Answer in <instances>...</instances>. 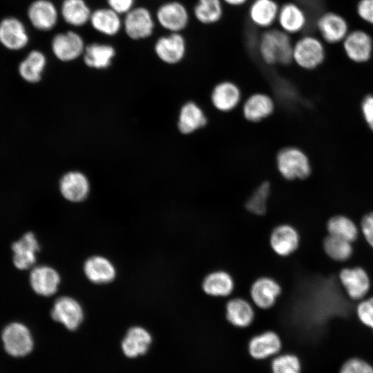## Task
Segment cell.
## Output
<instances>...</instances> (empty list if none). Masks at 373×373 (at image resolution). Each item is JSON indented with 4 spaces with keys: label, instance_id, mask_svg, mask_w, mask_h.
<instances>
[{
    "label": "cell",
    "instance_id": "277c9868",
    "mask_svg": "<svg viewBox=\"0 0 373 373\" xmlns=\"http://www.w3.org/2000/svg\"><path fill=\"white\" fill-rule=\"evenodd\" d=\"M276 162L279 173L287 180H303L311 173L307 155L297 147L288 146L280 149L276 155Z\"/></svg>",
    "mask_w": 373,
    "mask_h": 373
},
{
    "label": "cell",
    "instance_id": "6da1fadb",
    "mask_svg": "<svg viewBox=\"0 0 373 373\" xmlns=\"http://www.w3.org/2000/svg\"><path fill=\"white\" fill-rule=\"evenodd\" d=\"M293 44L291 36L280 29L263 30L257 42L258 54L268 66H287L293 62Z\"/></svg>",
    "mask_w": 373,
    "mask_h": 373
},
{
    "label": "cell",
    "instance_id": "2e32d148",
    "mask_svg": "<svg viewBox=\"0 0 373 373\" xmlns=\"http://www.w3.org/2000/svg\"><path fill=\"white\" fill-rule=\"evenodd\" d=\"M279 8L276 0H252L249 3L247 17L254 27L267 30L276 23Z\"/></svg>",
    "mask_w": 373,
    "mask_h": 373
},
{
    "label": "cell",
    "instance_id": "1f68e13d",
    "mask_svg": "<svg viewBox=\"0 0 373 373\" xmlns=\"http://www.w3.org/2000/svg\"><path fill=\"white\" fill-rule=\"evenodd\" d=\"M46 64L44 53L39 50H33L21 61L18 72L25 82L35 84L41 80Z\"/></svg>",
    "mask_w": 373,
    "mask_h": 373
},
{
    "label": "cell",
    "instance_id": "f1b7e54d",
    "mask_svg": "<svg viewBox=\"0 0 373 373\" xmlns=\"http://www.w3.org/2000/svg\"><path fill=\"white\" fill-rule=\"evenodd\" d=\"M207 119L202 108L194 102H188L181 108L178 128L185 135L193 133L204 127Z\"/></svg>",
    "mask_w": 373,
    "mask_h": 373
},
{
    "label": "cell",
    "instance_id": "74e56055",
    "mask_svg": "<svg viewBox=\"0 0 373 373\" xmlns=\"http://www.w3.org/2000/svg\"><path fill=\"white\" fill-rule=\"evenodd\" d=\"M271 186L268 182L261 183L246 202V208L256 215H262L267 211Z\"/></svg>",
    "mask_w": 373,
    "mask_h": 373
},
{
    "label": "cell",
    "instance_id": "d6a6232c",
    "mask_svg": "<svg viewBox=\"0 0 373 373\" xmlns=\"http://www.w3.org/2000/svg\"><path fill=\"white\" fill-rule=\"evenodd\" d=\"M84 271L86 277L97 284L111 282L115 276L113 265L108 259L99 256L87 259L84 265Z\"/></svg>",
    "mask_w": 373,
    "mask_h": 373
},
{
    "label": "cell",
    "instance_id": "8992f818",
    "mask_svg": "<svg viewBox=\"0 0 373 373\" xmlns=\"http://www.w3.org/2000/svg\"><path fill=\"white\" fill-rule=\"evenodd\" d=\"M86 43L83 36L74 29L56 33L50 47L54 56L62 62H70L82 57Z\"/></svg>",
    "mask_w": 373,
    "mask_h": 373
},
{
    "label": "cell",
    "instance_id": "ffe728a7",
    "mask_svg": "<svg viewBox=\"0 0 373 373\" xmlns=\"http://www.w3.org/2000/svg\"><path fill=\"white\" fill-rule=\"evenodd\" d=\"M300 240L298 231L289 224H280L274 228L269 240L271 249L280 256H287L296 251Z\"/></svg>",
    "mask_w": 373,
    "mask_h": 373
},
{
    "label": "cell",
    "instance_id": "4dcf8cb0",
    "mask_svg": "<svg viewBox=\"0 0 373 373\" xmlns=\"http://www.w3.org/2000/svg\"><path fill=\"white\" fill-rule=\"evenodd\" d=\"M225 315L228 322L238 328L251 325L255 316L252 305L242 298L229 300L225 307Z\"/></svg>",
    "mask_w": 373,
    "mask_h": 373
},
{
    "label": "cell",
    "instance_id": "f35d334b",
    "mask_svg": "<svg viewBox=\"0 0 373 373\" xmlns=\"http://www.w3.org/2000/svg\"><path fill=\"white\" fill-rule=\"evenodd\" d=\"M356 314L362 325L373 330V296L358 302Z\"/></svg>",
    "mask_w": 373,
    "mask_h": 373
},
{
    "label": "cell",
    "instance_id": "3957f363",
    "mask_svg": "<svg viewBox=\"0 0 373 373\" xmlns=\"http://www.w3.org/2000/svg\"><path fill=\"white\" fill-rule=\"evenodd\" d=\"M156 25L154 13L146 6H135L123 16L122 30L132 41L150 38L155 32Z\"/></svg>",
    "mask_w": 373,
    "mask_h": 373
},
{
    "label": "cell",
    "instance_id": "ee69618b",
    "mask_svg": "<svg viewBox=\"0 0 373 373\" xmlns=\"http://www.w3.org/2000/svg\"><path fill=\"white\" fill-rule=\"evenodd\" d=\"M362 112L370 128L373 131V95H367L362 102Z\"/></svg>",
    "mask_w": 373,
    "mask_h": 373
},
{
    "label": "cell",
    "instance_id": "ab89813d",
    "mask_svg": "<svg viewBox=\"0 0 373 373\" xmlns=\"http://www.w3.org/2000/svg\"><path fill=\"white\" fill-rule=\"evenodd\" d=\"M339 373H373V366L362 358L354 357L342 365Z\"/></svg>",
    "mask_w": 373,
    "mask_h": 373
},
{
    "label": "cell",
    "instance_id": "30bf717a",
    "mask_svg": "<svg viewBox=\"0 0 373 373\" xmlns=\"http://www.w3.org/2000/svg\"><path fill=\"white\" fill-rule=\"evenodd\" d=\"M28 17L37 30L50 31L58 23L59 9L50 0H35L28 7Z\"/></svg>",
    "mask_w": 373,
    "mask_h": 373
},
{
    "label": "cell",
    "instance_id": "7c38bea8",
    "mask_svg": "<svg viewBox=\"0 0 373 373\" xmlns=\"http://www.w3.org/2000/svg\"><path fill=\"white\" fill-rule=\"evenodd\" d=\"M316 29L322 39L328 44H337L344 40L349 32L346 19L340 14L327 12L316 22Z\"/></svg>",
    "mask_w": 373,
    "mask_h": 373
},
{
    "label": "cell",
    "instance_id": "f546056e",
    "mask_svg": "<svg viewBox=\"0 0 373 373\" xmlns=\"http://www.w3.org/2000/svg\"><path fill=\"white\" fill-rule=\"evenodd\" d=\"M224 6L222 0H196L191 15L201 25H215L222 19Z\"/></svg>",
    "mask_w": 373,
    "mask_h": 373
},
{
    "label": "cell",
    "instance_id": "e0dca14e",
    "mask_svg": "<svg viewBox=\"0 0 373 373\" xmlns=\"http://www.w3.org/2000/svg\"><path fill=\"white\" fill-rule=\"evenodd\" d=\"M97 33L108 37L119 35L123 29V17L108 7L92 10L89 23Z\"/></svg>",
    "mask_w": 373,
    "mask_h": 373
},
{
    "label": "cell",
    "instance_id": "7bdbcfd3",
    "mask_svg": "<svg viewBox=\"0 0 373 373\" xmlns=\"http://www.w3.org/2000/svg\"><path fill=\"white\" fill-rule=\"evenodd\" d=\"M136 0H106L107 6L122 17L136 6Z\"/></svg>",
    "mask_w": 373,
    "mask_h": 373
},
{
    "label": "cell",
    "instance_id": "e575fe53",
    "mask_svg": "<svg viewBox=\"0 0 373 373\" xmlns=\"http://www.w3.org/2000/svg\"><path fill=\"white\" fill-rule=\"evenodd\" d=\"M327 234L354 243L359 237L360 229L356 222L345 215H335L326 223Z\"/></svg>",
    "mask_w": 373,
    "mask_h": 373
},
{
    "label": "cell",
    "instance_id": "484cf974",
    "mask_svg": "<svg viewBox=\"0 0 373 373\" xmlns=\"http://www.w3.org/2000/svg\"><path fill=\"white\" fill-rule=\"evenodd\" d=\"M12 249L15 267L19 269H27L35 264L39 246L35 235L28 232L12 244Z\"/></svg>",
    "mask_w": 373,
    "mask_h": 373
},
{
    "label": "cell",
    "instance_id": "f6af8a7d",
    "mask_svg": "<svg viewBox=\"0 0 373 373\" xmlns=\"http://www.w3.org/2000/svg\"><path fill=\"white\" fill-rule=\"evenodd\" d=\"M224 5L231 7V8H240L247 3H249L251 0H222Z\"/></svg>",
    "mask_w": 373,
    "mask_h": 373
},
{
    "label": "cell",
    "instance_id": "7a4b0ae2",
    "mask_svg": "<svg viewBox=\"0 0 373 373\" xmlns=\"http://www.w3.org/2000/svg\"><path fill=\"white\" fill-rule=\"evenodd\" d=\"M154 15L157 24L166 32L180 33L189 27L192 16L188 7L179 0L164 1Z\"/></svg>",
    "mask_w": 373,
    "mask_h": 373
},
{
    "label": "cell",
    "instance_id": "d6986e66",
    "mask_svg": "<svg viewBox=\"0 0 373 373\" xmlns=\"http://www.w3.org/2000/svg\"><path fill=\"white\" fill-rule=\"evenodd\" d=\"M242 94L240 88L231 81L225 80L218 83L211 93V102L218 111L229 112L235 109L240 102Z\"/></svg>",
    "mask_w": 373,
    "mask_h": 373
},
{
    "label": "cell",
    "instance_id": "d4e9b609",
    "mask_svg": "<svg viewBox=\"0 0 373 373\" xmlns=\"http://www.w3.org/2000/svg\"><path fill=\"white\" fill-rule=\"evenodd\" d=\"M273 99L265 93L251 95L242 107L244 117L251 122H258L270 116L274 111Z\"/></svg>",
    "mask_w": 373,
    "mask_h": 373
},
{
    "label": "cell",
    "instance_id": "bcb514c9",
    "mask_svg": "<svg viewBox=\"0 0 373 373\" xmlns=\"http://www.w3.org/2000/svg\"><path fill=\"white\" fill-rule=\"evenodd\" d=\"M163 1H166V0H163Z\"/></svg>",
    "mask_w": 373,
    "mask_h": 373
},
{
    "label": "cell",
    "instance_id": "9a60e30c",
    "mask_svg": "<svg viewBox=\"0 0 373 373\" xmlns=\"http://www.w3.org/2000/svg\"><path fill=\"white\" fill-rule=\"evenodd\" d=\"M278 28L294 35L303 32L307 25V16L303 8L294 1L280 5L277 21Z\"/></svg>",
    "mask_w": 373,
    "mask_h": 373
},
{
    "label": "cell",
    "instance_id": "8d00e7d4",
    "mask_svg": "<svg viewBox=\"0 0 373 373\" xmlns=\"http://www.w3.org/2000/svg\"><path fill=\"white\" fill-rule=\"evenodd\" d=\"M270 369L271 373H301L302 364L296 354L280 353L271 358Z\"/></svg>",
    "mask_w": 373,
    "mask_h": 373
},
{
    "label": "cell",
    "instance_id": "8fae6325",
    "mask_svg": "<svg viewBox=\"0 0 373 373\" xmlns=\"http://www.w3.org/2000/svg\"><path fill=\"white\" fill-rule=\"evenodd\" d=\"M282 347L280 336L274 331L267 330L250 338L247 351L252 358L263 361L272 358L280 354Z\"/></svg>",
    "mask_w": 373,
    "mask_h": 373
},
{
    "label": "cell",
    "instance_id": "5b68a950",
    "mask_svg": "<svg viewBox=\"0 0 373 373\" xmlns=\"http://www.w3.org/2000/svg\"><path fill=\"white\" fill-rule=\"evenodd\" d=\"M325 58V46L322 41L314 35H303L293 44L292 61L303 69L314 70Z\"/></svg>",
    "mask_w": 373,
    "mask_h": 373
},
{
    "label": "cell",
    "instance_id": "7402d4cb",
    "mask_svg": "<svg viewBox=\"0 0 373 373\" xmlns=\"http://www.w3.org/2000/svg\"><path fill=\"white\" fill-rule=\"evenodd\" d=\"M59 9L60 18L73 29L88 24L93 10L86 0H62Z\"/></svg>",
    "mask_w": 373,
    "mask_h": 373
},
{
    "label": "cell",
    "instance_id": "4316f807",
    "mask_svg": "<svg viewBox=\"0 0 373 373\" xmlns=\"http://www.w3.org/2000/svg\"><path fill=\"white\" fill-rule=\"evenodd\" d=\"M89 182L87 178L78 171L66 173L59 182L61 195L73 202H79L87 197L89 192Z\"/></svg>",
    "mask_w": 373,
    "mask_h": 373
},
{
    "label": "cell",
    "instance_id": "83f0119b",
    "mask_svg": "<svg viewBox=\"0 0 373 373\" xmlns=\"http://www.w3.org/2000/svg\"><path fill=\"white\" fill-rule=\"evenodd\" d=\"M33 290L44 296H50L57 291L60 283L59 274L50 267L39 266L34 268L30 275Z\"/></svg>",
    "mask_w": 373,
    "mask_h": 373
},
{
    "label": "cell",
    "instance_id": "5bb4252c",
    "mask_svg": "<svg viewBox=\"0 0 373 373\" xmlns=\"http://www.w3.org/2000/svg\"><path fill=\"white\" fill-rule=\"evenodd\" d=\"M54 321L61 323L68 330H75L84 319L80 304L74 298L62 296L56 300L51 312Z\"/></svg>",
    "mask_w": 373,
    "mask_h": 373
},
{
    "label": "cell",
    "instance_id": "cb8c5ba5",
    "mask_svg": "<svg viewBox=\"0 0 373 373\" xmlns=\"http://www.w3.org/2000/svg\"><path fill=\"white\" fill-rule=\"evenodd\" d=\"M151 343V335L146 329L134 326L126 332L122 341L121 348L126 357L134 358L145 354Z\"/></svg>",
    "mask_w": 373,
    "mask_h": 373
},
{
    "label": "cell",
    "instance_id": "9c48e42d",
    "mask_svg": "<svg viewBox=\"0 0 373 373\" xmlns=\"http://www.w3.org/2000/svg\"><path fill=\"white\" fill-rule=\"evenodd\" d=\"M2 341L6 352L15 357H21L31 352L34 341L28 328L20 323H12L2 332Z\"/></svg>",
    "mask_w": 373,
    "mask_h": 373
},
{
    "label": "cell",
    "instance_id": "d590c367",
    "mask_svg": "<svg viewBox=\"0 0 373 373\" xmlns=\"http://www.w3.org/2000/svg\"><path fill=\"white\" fill-rule=\"evenodd\" d=\"M323 249L329 259L338 262L349 260L354 254L352 242L328 234L323 239Z\"/></svg>",
    "mask_w": 373,
    "mask_h": 373
},
{
    "label": "cell",
    "instance_id": "52a82bcc",
    "mask_svg": "<svg viewBox=\"0 0 373 373\" xmlns=\"http://www.w3.org/2000/svg\"><path fill=\"white\" fill-rule=\"evenodd\" d=\"M153 51L163 63L175 65L185 58L188 51V42L183 33L166 32L155 39Z\"/></svg>",
    "mask_w": 373,
    "mask_h": 373
},
{
    "label": "cell",
    "instance_id": "ac0fdd59",
    "mask_svg": "<svg viewBox=\"0 0 373 373\" xmlns=\"http://www.w3.org/2000/svg\"><path fill=\"white\" fill-rule=\"evenodd\" d=\"M29 37L23 23L17 18H5L0 22V42L6 48L18 50L26 46Z\"/></svg>",
    "mask_w": 373,
    "mask_h": 373
},
{
    "label": "cell",
    "instance_id": "ba28073f",
    "mask_svg": "<svg viewBox=\"0 0 373 373\" xmlns=\"http://www.w3.org/2000/svg\"><path fill=\"white\" fill-rule=\"evenodd\" d=\"M338 280L347 296L359 301L367 296L371 279L367 270L361 266L347 267L338 273Z\"/></svg>",
    "mask_w": 373,
    "mask_h": 373
},
{
    "label": "cell",
    "instance_id": "603a6c76",
    "mask_svg": "<svg viewBox=\"0 0 373 373\" xmlns=\"http://www.w3.org/2000/svg\"><path fill=\"white\" fill-rule=\"evenodd\" d=\"M281 293V287L269 277H260L254 282L250 295L254 303L261 309H269L276 303Z\"/></svg>",
    "mask_w": 373,
    "mask_h": 373
},
{
    "label": "cell",
    "instance_id": "60d3db41",
    "mask_svg": "<svg viewBox=\"0 0 373 373\" xmlns=\"http://www.w3.org/2000/svg\"><path fill=\"white\" fill-rule=\"evenodd\" d=\"M359 229L365 242L373 249V211L367 213L362 217Z\"/></svg>",
    "mask_w": 373,
    "mask_h": 373
},
{
    "label": "cell",
    "instance_id": "4fadbf2b",
    "mask_svg": "<svg viewBox=\"0 0 373 373\" xmlns=\"http://www.w3.org/2000/svg\"><path fill=\"white\" fill-rule=\"evenodd\" d=\"M342 42L345 55L354 62H366L372 55L373 39L364 30H355L348 32Z\"/></svg>",
    "mask_w": 373,
    "mask_h": 373
},
{
    "label": "cell",
    "instance_id": "44dd1931",
    "mask_svg": "<svg viewBox=\"0 0 373 373\" xmlns=\"http://www.w3.org/2000/svg\"><path fill=\"white\" fill-rule=\"evenodd\" d=\"M116 54V48L111 44L93 41L86 44L82 58L88 67L102 70L111 65Z\"/></svg>",
    "mask_w": 373,
    "mask_h": 373
},
{
    "label": "cell",
    "instance_id": "836d02e7",
    "mask_svg": "<svg viewBox=\"0 0 373 373\" xmlns=\"http://www.w3.org/2000/svg\"><path fill=\"white\" fill-rule=\"evenodd\" d=\"M202 287L205 294L214 297H223L231 294L234 289L232 276L224 271H215L205 276Z\"/></svg>",
    "mask_w": 373,
    "mask_h": 373
},
{
    "label": "cell",
    "instance_id": "b9f144b4",
    "mask_svg": "<svg viewBox=\"0 0 373 373\" xmlns=\"http://www.w3.org/2000/svg\"><path fill=\"white\" fill-rule=\"evenodd\" d=\"M356 12L363 21L373 25V0H360L356 6Z\"/></svg>",
    "mask_w": 373,
    "mask_h": 373
}]
</instances>
